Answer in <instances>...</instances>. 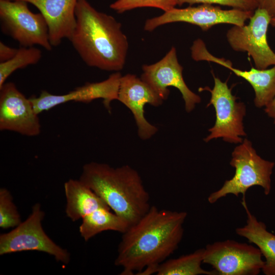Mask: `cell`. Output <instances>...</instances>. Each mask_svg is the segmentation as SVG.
Here are the masks:
<instances>
[{
    "label": "cell",
    "mask_w": 275,
    "mask_h": 275,
    "mask_svg": "<svg viewBox=\"0 0 275 275\" xmlns=\"http://www.w3.org/2000/svg\"><path fill=\"white\" fill-rule=\"evenodd\" d=\"M185 211L159 209L151 206L147 212L123 233L115 264L121 275H149L174 253L182 240ZM137 273V274H138Z\"/></svg>",
    "instance_id": "obj_1"
},
{
    "label": "cell",
    "mask_w": 275,
    "mask_h": 275,
    "mask_svg": "<svg viewBox=\"0 0 275 275\" xmlns=\"http://www.w3.org/2000/svg\"><path fill=\"white\" fill-rule=\"evenodd\" d=\"M75 16L76 25L68 40L83 62L104 71L122 70L128 42L121 23L97 11L87 0H78Z\"/></svg>",
    "instance_id": "obj_2"
},
{
    "label": "cell",
    "mask_w": 275,
    "mask_h": 275,
    "mask_svg": "<svg viewBox=\"0 0 275 275\" xmlns=\"http://www.w3.org/2000/svg\"><path fill=\"white\" fill-rule=\"evenodd\" d=\"M79 180L129 227L151 206L150 195L140 174L128 165L113 168L106 163L91 162L84 166Z\"/></svg>",
    "instance_id": "obj_3"
},
{
    "label": "cell",
    "mask_w": 275,
    "mask_h": 275,
    "mask_svg": "<svg viewBox=\"0 0 275 275\" xmlns=\"http://www.w3.org/2000/svg\"><path fill=\"white\" fill-rule=\"evenodd\" d=\"M230 163L235 169L233 177L208 196L209 203L213 204L229 194L236 197L241 194L245 197L248 189L256 185L263 189L265 195L269 194L274 163L258 155L250 141L244 139L234 148Z\"/></svg>",
    "instance_id": "obj_4"
},
{
    "label": "cell",
    "mask_w": 275,
    "mask_h": 275,
    "mask_svg": "<svg viewBox=\"0 0 275 275\" xmlns=\"http://www.w3.org/2000/svg\"><path fill=\"white\" fill-rule=\"evenodd\" d=\"M23 1L0 0L2 31L16 41L21 47L39 45L52 49L47 23L41 13H35Z\"/></svg>",
    "instance_id": "obj_5"
},
{
    "label": "cell",
    "mask_w": 275,
    "mask_h": 275,
    "mask_svg": "<svg viewBox=\"0 0 275 275\" xmlns=\"http://www.w3.org/2000/svg\"><path fill=\"white\" fill-rule=\"evenodd\" d=\"M44 212L40 204L32 208L29 217L10 232L0 235V255L25 251H37L47 253L57 261L68 264L70 254L53 241L42 226Z\"/></svg>",
    "instance_id": "obj_6"
},
{
    "label": "cell",
    "mask_w": 275,
    "mask_h": 275,
    "mask_svg": "<svg viewBox=\"0 0 275 275\" xmlns=\"http://www.w3.org/2000/svg\"><path fill=\"white\" fill-rule=\"evenodd\" d=\"M213 78L214 85L212 89L206 87L199 90L210 92L211 98L207 106L212 105L216 114L215 124L208 130L210 134L204 140L208 142L221 138L226 142L240 144L243 141L241 136L246 134L243 124L245 105L237 101L226 81L223 82L215 76Z\"/></svg>",
    "instance_id": "obj_7"
},
{
    "label": "cell",
    "mask_w": 275,
    "mask_h": 275,
    "mask_svg": "<svg viewBox=\"0 0 275 275\" xmlns=\"http://www.w3.org/2000/svg\"><path fill=\"white\" fill-rule=\"evenodd\" d=\"M262 256L257 247L228 239L207 244L203 263L219 275H258L264 265Z\"/></svg>",
    "instance_id": "obj_8"
},
{
    "label": "cell",
    "mask_w": 275,
    "mask_h": 275,
    "mask_svg": "<svg viewBox=\"0 0 275 275\" xmlns=\"http://www.w3.org/2000/svg\"><path fill=\"white\" fill-rule=\"evenodd\" d=\"M271 18L266 11L258 8L248 25H234L226 34L231 47L236 51L246 52L258 69H266L275 65V53L267 40Z\"/></svg>",
    "instance_id": "obj_9"
},
{
    "label": "cell",
    "mask_w": 275,
    "mask_h": 275,
    "mask_svg": "<svg viewBox=\"0 0 275 275\" xmlns=\"http://www.w3.org/2000/svg\"><path fill=\"white\" fill-rule=\"evenodd\" d=\"M254 12V11L238 9L223 10L210 4L182 9L174 8L160 16L148 19L145 23L144 30L151 32L161 25L179 22L197 25L204 31L222 23L242 26L252 17Z\"/></svg>",
    "instance_id": "obj_10"
},
{
    "label": "cell",
    "mask_w": 275,
    "mask_h": 275,
    "mask_svg": "<svg viewBox=\"0 0 275 275\" xmlns=\"http://www.w3.org/2000/svg\"><path fill=\"white\" fill-rule=\"evenodd\" d=\"M141 78L147 83L163 100L169 94V87L179 90L185 103V110L191 112L201 102L200 97L191 91L183 77V67L179 64L176 49L172 47L165 56L157 62L144 65Z\"/></svg>",
    "instance_id": "obj_11"
},
{
    "label": "cell",
    "mask_w": 275,
    "mask_h": 275,
    "mask_svg": "<svg viewBox=\"0 0 275 275\" xmlns=\"http://www.w3.org/2000/svg\"><path fill=\"white\" fill-rule=\"evenodd\" d=\"M30 98H27L12 82L0 88V130L23 135L40 134L41 124Z\"/></svg>",
    "instance_id": "obj_12"
},
{
    "label": "cell",
    "mask_w": 275,
    "mask_h": 275,
    "mask_svg": "<svg viewBox=\"0 0 275 275\" xmlns=\"http://www.w3.org/2000/svg\"><path fill=\"white\" fill-rule=\"evenodd\" d=\"M122 75L119 72L112 74L107 79L97 82H88L67 93L57 95L43 90L38 96L30 99L37 114L53 107L74 101L89 103L94 100L102 99L104 106L111 111V102L118 100L120 81Z\"/></svg>",
    "instance_id": "obj_13"
},
{
    "label": "cell",
    "mask_w": 275,
    "mask_h": 275,
    "mask_svg": "<svg viewBox=\"0 0 275 275\" xmlns=\"http://www.w3.org/2000/svg\"><path fill=\"white\" fill-rule=\"evenodd\" d=\"M118 100L131 111L141 139L148 140L156 133L157 128L145 117L144 106L146 104L158 106L162 104L163 100L147 83L134 74L122 76Z\"/></svg>",
    "instance_id": "obj_14"
},
{
    "label": "cell",
    "mask_w": 275,
    "mask_h": 275,
    "mask_svg": "<svg viewBox=\"0 0 275 275\" xmlns=\"http://www.w3.org/2000/svg\"><path fill=\"white\" fill-rule=\"evenodd\" d=\"M191 54L195 61H206L218 64L246 80L254 90V103L257 107L265 106L275 96V65L271 68L263 70L254 68L248 71L237 69L233 67L230 61L210 53L200 39L193 43Z\"/></svg>",
    "instance_id": "obj_15"
},
{
    "label": "cell",
    "mask_w": 275,
    "mask_h": 275,
    "mask_svg": "<svg viewBox=\"0 0 275 275\" xmlns=\"http://www.w3.org/2000/svg\"><path fill=\"white\" fill-rule=\"evenodd\" d=\"M23 1L37 8L48 25L50 42L58 46L71 36L76 25L75 9L78 0Z\"/></svg>",
    "instance_id": "obj_16"
},
{
    "label": "cell",
    "mask_w": 275,
    "mask_h": 275,
    "mask_svg": "<svg viewBox=\"0 0 275 275\" xmlns=\"http://www.w3.org/2000/svg\"><path fill=\"white\" fill-rule=\"evenodd\" d=\"M241 204L246 213V224L237 228L236 233L255 244L264 257L265 260L262 269L263 273L275 275V235L268 231L265 224L259 221L250 212L245 197H242Z\"/></svg>",
    "instance_id": "obj_17"
},
{
    "label": "cell",
    "mask_w": 275,
    "mask_h": 275,
    "mask_svg": "<svg viewBox=\"0 0 275 275\" xmlns=\"http://www.w3.org/2000/svg\"><path fill=\"white\" fill-rule=\"evenodd\" d=\"M65 212L71 221L82 218L99 208H109L106 202L79 179H69L64 184Z\"/></svg>",
    "instance_id": "obj_18"
},
{
    "label": "cell",
    "mask_w": 275,
    "mask_h": 275,
    "mask_svg": "<svg viewBox=\"0 0 275 275\" xmlns=\"http://www.w3.org/2000/svg\"><path fill=\"white\" fill-rule=\"evenodd\" d=\"M129 227L128 224L109 208H99L82 218L79 233L85 241L105 231L124 233Z\"/></svg>",
    "instance_id": "obj_19"
},
{
    "label": "cell",
    "mask_w": 275,
    "mask_h": 275,
    "mask_svg": "<svg viewBox=\"0 0 275 275\" xmlns=\"http://www.w3.org/2000/svg\"><path fill=\"white\" fill-rule=\"evenodd\" d=\"M205 248L197 249L194 252L182 255L177 258L164 261L157 267V275H217L214 270L204 269L203 263Z\"/></svg>",
    "instance_id": "obj_20"
},
{
    "label": "cell",
    "mask_w": 275,
    "mask_h": 275,
    "mask_svg": "<svg viewBox=\"0 0 275 275\" xmlns=\"http://www.w3.org/2000/svg\"><path fill=\"white\" fill-rule=\"evenodd\" d=\"M42 57L40 49L33 47H21L9 60L0 63V88L16 70L38 63Z\"/></svg>",
    "instance_id": "obj_21"
},
{
    "label": "cell",
    "mask_w": 275,
    "mask_h": 275,
    "mask_svg": "<svg viewBox=\"0 0 275 275\" xmlns=\"http://www.w3.org/2000/svg\"><path fill=\"white\" fill-rule=\"evenodd\" d=\"M17 207L10 192L5 188L0 189V227L3 229L15 228L21 223Z\"/></svg>",
    "instance_id": "obj_22"
},
{
    "label": "cell",
    "mask_w": 275,
    "mask_h": 275,
    "mask_svg": "<svg viewBox=\"0 0 275 275\" xmlns=\"http://www.w3.org/2000/svg\"><path fill=\"white\" fill-rule=\"evenodd\" d=\"M178 0H117L110 5V8L122 13L139 8H156L167 12L175 8Z\"/></svg>",
    "instance_id": "obj_23"
},
{
    "label": "cell",
    "mask_w": 275,
    "mask_h": 275,
    "mask_svg": "<svg viewBox=\"0 0 275 275\" xmlns=\"http://www.w3.org/2000/svg\"><path fill=\"white\" fill-rule=\"evenodd\" d=\"M185 3L190 5L199 3L218 4L245 11H254L258 8L255 0H178V5L180 6Z\"/></svg>",
    "instance_id": "obj_24"
},
{
    "label": "cell",
    "mask_w": 275,
    "mask_h": 275,
    "mask_svg": "<svg viewBox=\"0 0 275 275\" xmlns=\"http://www.w3.org/2000/svg\"><path fill=\"white\" fill-rule=\"evenodd\" d=\"M17 51V49L10 47L4 42H0V62H4L12 58Z\"/></svg>",
    "instance_id": "obj_25"
},
{
    "label": "cell",
    "mask_w": 275,
    "mask_h": 275,
    "mask_svg": "<svg viewBox=\"0 0 275 275\" xmlns=\"http://www.w3.org/2000/svg\"><path fill=\"white\" fill-rule=\"evenodd\" d=\"M255 1L258 8L266 11L271 17L275 16V0H255Z\"/></svg>",
    "instance_id": "obj_26"
},
{
    "label": "cell",
    "mask_w": 275,
    "mask_h": 275,
    "mask_svg": "<svg viewBox=\"0 0 275 275\" xmlns=\"http://www.w3.org/2000/svg\"><path fill=\"white\" fill-rule=\"evenodd\" d=\"M265 112L269 117L273 119L275 124V96L265 106Z\"/></svg>",
    "instance_id": "obj_27"
},
{
    "label": "cell",
    "mask_w": 275,
    "mask_h": 275,
    "mask_svg": "<svg viewBox=\"0 0 275 275\" xmlns=\"http://www.w3.org/2000/svg\"><path fill=\"white\" fill-rule=\"evenodd\" d=\"M270 24L275 28V16L271 18Z\"/></svg>",
    "instance_id": "obj_28"
},
{
    "label": "cell",
    "mask_w": 275,
    "mask_h": 275,
    "mask_svg": "<svg viewBox=\"0 0 275 275\" xmlns=\"http://www.w3.org/2000/svg\"><path fill=\"white\" fill-rule=\"evenodd\" d=\"M2 1H7V2H12V1H15L16 0H2Z\"/></svg>",
    "instance_id": "obj_29"
}]
</instances>
